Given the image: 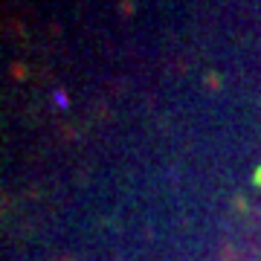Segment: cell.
I'll use <instances>...</instances> for the list:
<instances>
[{"mask_svg":"<svg viewBox=\"0 0 261 261\" xmlns=\"http://www.w3.org/2000/svg\"><path fill=\"white\" fill-rule=\"evenodd\" d=\"M252 186H255V189H261V166L255 168V174H252Z\"/></svg>","mask_w":261,"mask_h":261,"instance_id":"obj_1","label":"cell"}]
</instances>
